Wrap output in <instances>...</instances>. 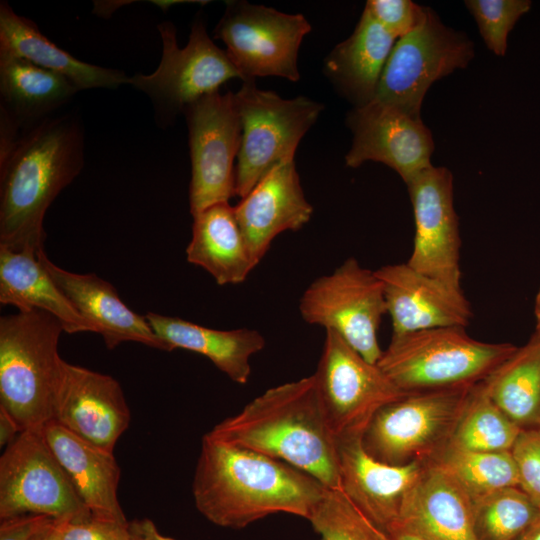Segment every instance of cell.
<instances>
[{
  "label": "cell",
  "instance_id": "obj_1",
  "mask_svg": "<svg viewBox=\"0 0 540 540\" xmlns=\"http://www.w3.org/2000/svg\"><path fill=\"white\" fill-rule=\"evenodd\" d=\"M326 489L290 464L207 433L192 484L197 510L211 523L232 529L276 513L308 520Z\"/></svg>",
  "mask_w": 540,
  "mask_h": 540
},
{
  "label": "cell",
  "instance_id": "obj_2",
  "mask_svg": "<svg viewBox=\"0 0 540 540\" xmlns=\"http://www.w3.org/2000/svg\"><path fill=\"white\" fill-rule=\"evenodd\" d=\"M84 165V133L73 114L47 117L22 130L0 153V246L39 255L44 217Z\"/></svg>",
  "mask_w": 540,
  "mask_h": 540
},
{
  "label": "cell",
  "instance_id": "obj_3",
  "mask_svg": "<svg viewBox=\"0 0 540 540\" xmlns=\"http://www.w3.org/2000/svg\"><path fill=\"white\" fill-rule=\"evenodd\" d=\"M207 434L290 464L327 489H340L337 440L313 374L267 389Z\"/></svg>",
  "mask_w": 540,
  "mask_h": 540
},
{
  "label": "cell",
  "instance_id": "obj_4",
  "mask_svg": "<svg viewBox=\"0 0 540 540\" xmlns=\"http://www.w3.org/2000/svg\"><path fill=\"white\" fill-rule=\"evenodd\" d=\"M63 331L58 319L40 310L0 318V405L21 431L53 419L65 362L58 353Z\"/></svg>",
  "mask_w": 540,
  "mask_h": 540
},
{
  "label": "cell",
  "instance_id": "obj_5",
  "mask_svg": "<svg viewBox=\"0 0 540 540\" xmlns=\"http://www.w3.org/2000/svg\"><path fill=\"white\" fill-rule=\"evenodd\" d=\"M517 346L474 339L464 327H438L392 336L377 362L407 393L475 385Z\"/></svg>",
  "mask_w": 540,
  "mask_h": 540
},
{
  "label": "cell",
  "instance_id": "obj_6",
  "mask_svg": "<svg viewBox=\"0 0 540 540\" xmlns=\"http://www.w3.org/2000/svg\"><path fill=\"white\" fill-rule=\"evenodd\" d=\"M472 386L412 392L385 405L363 434L364 450L389 465L431 462L449 445Z\"/></svg>",
  "mask_w": 540,
  "mask_h": 540
},
{
  "label": "cell",
  "instance_id": "obj_7",
  "mask_svg": "<svg viewBox=\"0 0 540 540\" xmlns=\"http://www.w3.org/2000/svg\"><path fill=\"white\" fill-rule=\"evenodd\" d=\"M241 143L235 166V192L245 197L276 164L294 158L297 146L324 106L300 96L283 99L244 81L235 93Z\"/></svg>",
  "mask_w": 540,
  "mask_h": 540
},
{
  "label": "cell",
  "instance_id": "obj_8",
  "mask_svg": "<svg viewBox=\"0 0 540 540\" xmlns=\"http://www.w3.org/2000/svg\"><path fill=\"white\" fill-rule=\"evenodd\" d=\"M158 30L162 40L160 64L151 74L138 73L128 77L127 84L149 97L157 123L164 127L186 106L219 91V87L230 79H241V75L226 51L213 43L203 18L198 16L193 21L184 48L177 45L173 23L161 22Z\"/></svg>",
  "mask_w": 540,
  "mask_h": 540
},
{
  "label": "cell",
  "instance_id": "obj_9",
  "mask_svg": "<svg viewBox=\"0 0 540 540\" xmlns=\"http://www.w3.org/2000/svg\"><path fill=\"white\" fill-rule=\"evenodd\" d=\"M299 312L306 323L336 333L369 362L379 361L383 350L378 330L387 309L375 270L353 257L346 259L308 285Z\"/></svg>",
  "mask_w": 540,
  "mask_h": 540
},
{
  "label": "cell",
  "instance_id": "obj_10",
  "mask_svg": "<svg viewBox=\"0 0 540 540\" xmlns=\"http://www.w3.org/2000/svg\"><path fill=\"white\" fill-rule=\"evenodd\" d=\"M326 422L336 440L363 437L375 414L408 393L336 333L326 330L313 374Z\"/></svg>",
  "mask_w": 540,
  "mask_h": 540
},
{
  "label": "cell",
  "instance_id": "obj_11",
  "mask_svg": "<svg viewBox=\"0 0 540 540\" xmlns=\"http://www.w3.org/2000/svg\"><path fill=\"white\" fill-rule=\"evenodd\" d=\"M22 514L63 521L92 516L48 445L43 427L21 431L0 458V519Z\"/></svg>",
  "mask_w": 540,
  "mask_h": 540
},
{
  "label": "cell",
  "instance_id": "obj_12",
  "mask_svg": "<svg viewBox=\"0 0 540 540\" xmlns=\"http://www.w3.org/2000/svg\"><path fill=\"white\" fill-rule=\"evenodd\" d=\"M473 54V44L445 27L428 8L422 24L394 44L372 101L420 118L429 87L465 68Z\"/></svg>",
  "mask_w": 540,
  "mask_h": 540
},
{
  "label": "cell",
  "instance_id": "obj_13",
  "mask_svg": "<svg viewBox=\"0 0 540 540\" xmlns=\"http://www.w3.org/2000/svg\"><path fill=\"white\" fill-rule=\"evenodd\" d=\"M311 25L302 14H287L246 1H229L214 30L244 81L278 76L297 81L298 51Z\"/></svg>",
  "mask_w": 540,
  "mask_h": 540
},
{
  "label": "cell",
  "instance_id": "obj_14",
  "mask_svg": "<svg viewBox=\"0 0 540 540\" xmlns=\"http://www.w3.org/2000/svg\"><path fill=\"white\" fill-rule=\"evenodd\" d=\"M191 158L189 207L192 216L236 196L234 161L241 143L235 93H209L183 111Z\"/></svg>",
  "mask_w": 540,
  "mask_h": 540
},
{
  "label": "cell",
  "instance_id": "obj_15",
  "mask_svg": "<svg viewBox=\"0 0 540 540\" xmlns=\"http://www.w3.org/2000/svg\"><path fill=\"white\" fill-rule=\"evenodd\" d=\"M406 186L415 224L413 247L406 263L418 272L461 288V238L451 172L431 165Z\"/></svg>",
  "mask_w": 540,
  "mask_h": 540
},
{
  "label": "cell",
  "instance_id": "obj_16",
  "mask_svg": "<svg viewBox=\"0 0 540 540\" xmlns=\"http://www.w3.org/2000/svg\"><path fill=\"white\" fill-rule=\"evenodd\" d=\"M347 123L353 132L352 145L345 156L348 167L356 168L366 161L381 162L407 184L432 165V134L421 118L371 101L355 108Z\"/></svg>",
  "mask_w": 540,
  "mask_h": 540
},
{
  "label": "cell",
  "instance_id": "obj_17",
  "mask_svg": "<svg viewBox=\"0 0 540 540\" xmlns=\"http://www.w3.org/2000/svg\"><path fill=\"white\" fill-rule=\"evenodd\" d=\"M130 419L128 404L116 379L64 362L52 420L80 438L114 453Z\"/></svg>",
  "mask_w": 540,
  "mask_h": 540
},
{
  "label": "cell",
  "instance_id": "obj_18",
  "mask_svg": "<svg viewBox=\"0 0 540 540\" xmlns=\"http://www.w3.org/2000/svg\"><path fill=\"white\" fill-rule=\"evenodd\" d=\"M381 282L392 336L438 328L464 327L473 312L462 288L452 287L406 262L375 270Z\"/></svg>",
  "mask_w": 540,
  "mask_h": 540
},
{
  "label": "cell",
  "instance_id": "obj_19",
  "mask_svg": "<svg viewBox=\"0 0 540 540\" xmlns=\"http://www.w3.org/2000/svg\"><path fill=\"white\" fill-rule=\"evenodd\" d=\"M340 490L372 522L388 533L398 524L408 496L427 463L389 465L364 450L362 437L337 440Z\"/></svg>",
  "mask_w": 540,
  "mask_h": 540
},
{
  "label": "cell",
  "instance_id": "obj_20",
  "mask_svg": "<svg viewBox=\"0 0 540 540\" xmlns=\"http://www.w3.org/2000/svg\"><path fill=\"white\" fill-rule=\"evenodd\" d=\"M234 209L256 266L279 234L300 230L313 214L294 158L272 167Z\"/></svg>",
  "mask_w": 540,
  "mask_h": 540
},
{
  "label": "cell",
  "instance_id": "obj_21",
  "mask_svg": "<svg viewBox=\"0 0 540 540\" xmlns=\"http://www.w3.org/2000/svg\"><path fill=\"white\" fill-rule=\"evenodd\" d=\"M48 273L76 311L103 337L108 349L122 342H137L168 351L145 316L130 309L117 290L94 273L80 274L64 270L40 253Z\"/></svg>",
  "mask_w": 540,
  "mask_h": 540
},
{
  "label": "cell",
  "instance_id": "obj_22",
  "mask_svg": "<svg viewBox=\"0 0 540 540\" xmlns=\"http://www.w3.org/2000/svg\"><path fill=\"white\" fill-rule=\"evenodd\" d=\"M43 433L92 516L127 525L129 521L118 499L120 467L114 453L80 438L54 420L43 426Z\"/></svg>",
  "mask_w": 540,
  "mask_h": 540
},
{
  "label": "cell",
  "instance_id": "obj_23",
  "mask_svg": "<svg viewBox=\"0 0 540 540\" xmlns=\"http://www.w3.org/2000/svg\"><path fill=\"white\" fill-rule=\"evenodd\" d=\"M395 526L425 540H478L471 499L446 472L430 462Z\"/></svg>",
  "mask_w": 540,
  "mask_h": 540
},
{
  "label": "cell",
  "instance_id": "obj_24",
  "mask_svg": "<svg viewBox=\"0 0 540 540\" xmlns=\"http://www.w3.org/2000/svg\"><path fill=\"white\" fill-rule=\"evenodd\" d=\"M145 317L168 351L183 349L201 354L241 385L250 378L251 357L262 351L266 344L264 336L254 329H213L153 312H148Z\"/></svg>",
  "mask_w": 540,
  "mask_h": 540
},
{
  "label": "cell",
  "instance_id": "obj_25",
  "mask_svg": "<svg viewBox=\"0 0 540 540\" xmlns=\"http://www.w3.org/2000/svg\"><path fill=\"white\" fill-rule=\"evenodd\" d=\"M0 55L28 60L44 69L63 75L80 90L115 89L127 84L121 70L80 61L43 35L28 18L14 12L6 1L0 3Z\"/></svg>",
  "mask_w": 540,
  "mask_h": 540
},
{
  "label": "cell",
  "instance_id": "obj_26",
  "mask_svg": "<svg viewBox=\"0 0 540 540\" xmlns=\"http://www.w3.org/2000/svg\"><path fill=\"white\" fill-rule=\"evenodd\" d=\"M80 89L23 58L0 55L1 120L24 130L50 117Z\"/></svg>",
  "mask_w": 540,
  "mask_h": 540
},
{
  "label": "cell",
  "instance_id": "obj_27",
  "mask_svg": "<svg viewBox=\"0 0 540 540\" xmlns=\"http://www.w3.org/2000/svg\"><path fill=\"white\" fill-rule=\"evenodd\" d=\"M0 303L14 306L20 312H47L69 334L93 332L56 285L40 254L0 246Z\"/></svg>",
  "mask_w": 540,
  "mask_h": 540
},
{
  "label": "cell",
  "instance_id": "obj_28",
  "mask_svg": "<svg viewBox=\"0 0 540 540\" xmlns=\"http://www.w3.org/2000/svg\"><path fill=\"white\" fill-rule=\"evenodd\" d=\"M187 261L206 270L219 285L246 280L256 267L229 202L212 205L193 216Z\"/></svg>",
  "mask_w": 540,
  "mask_h": 540
},
{
  "label": "cell",
  "instance_id": "obj_29",
  "mask_svg": "<svg viewBox=\"0 0 540 540\" xmlns=\"http://www.w3.org/2000/svg\"><path fill=\"white\" fill-rule=\"evenodd\" d=\"M395 39L364 10L352 35L326 57V74L357 107L373 100Z\"/></svg>",
  "mask_w": 540,
  "mask_h": 540
},
{
  "label": "cell",
  "instance_id": "obj_30",
  "mask_svg": "<svg viewBox=\"0 0 540 540\" xmlns=\"http://www.w3.org/2000/svg\"><path fill=\"white\" fill-rule=\"evenodd\" d=\"M482 383L515 424L522 429L540 428V336L534 333Z\"/></svg>",
  "mask_w": 540,
  "mask_h": 540
},
{
  "label": "cell",
  "instance_id": "obj_31",
  "mask_svg": "<svg viewBox=\"0 0 540 540\" xmlns=\"http://www.w3.org/2000/svg\"><path fill=\"white\" fill-rule=\"evenodd\" d=\"M430 463L446 472L472 503L500 489L519 485L510 451L481 452L447 446Z\"/></svg>",
  "mask_w": 540,
  "mask_h": 540
},
{
  "label": "cell",
  "instance_id": "obj_32",
  "mask_svg": "<svg viewBox=\"0 0 540 540\" xmlns=\"http://www.w3.org/2000/svg\"><path fill=\"white\" fill-rule=\"evenodd\" d=\"M521 431L490 399L481 381L472 386L448 446L481 452L511 451Z\"/></svg>",
  "mask_w": 540,
  "mask_h": 540
},
{
  "label": "cell",
  "instance_id": "obj_33",
  "mask_svg": "<svg viewBox=\"0 0 540 540\" xmlns=\"http://www.w3.org/2000/svg\"><path fill=\"white\" fill-rule=\"evenodd\" d=\"M478 540H516L540 516V509L518 486L473 502Z\"/></svg>",
  "mask_w": 540,
  "mask_h": 540
},
{
  "label": "cell",
  "instance_id": "obj_34",
  "mask_svg": "<svg viewBox=\"0 0 540 540\" xmlns=\"http://www.w3.org/2000/svg\"><path fill=\"white\" fill-rule=\"evenodd\" d=\"M308 521L320 540H390L340 489H326Z\"/></svg>",
  "mask_w": 540,
  "mask_h": 540
},
{
  "label": "cell",
  "instance_id": "obj_35",
  "mask_svg": "<svg viewBox=\"0 0 540 540\" xmlns=\"http://www.w3.org/2000/svg\"><path fill=\"white\" fill-rule=\"evenodd\" d=\"M465 5L474 16L486 46L496 55L504 56L509 32L530 10L532 2L529 0H467Z\"/></svg>",
  "mask_w": 540,
  "mask_h": 540
},
{
  "label": "cell",
  "instance_id": "obj_36",
  "mask_svg": "<svg viewBox=\"0 0 540 540\" xmlns=\"http://www.w3.org/2000/svg\"><path fill=\"white\" fill-rule=\"evenodd\" d=\"M364 10L387 32L401 38L422 24L428 8L410 0H369Z\"/></svg>",
  "mask_w": 540,
  "mask_h": 540
},
{
  "label": "cell",
  "instance_id": "obj_37",
  "mask_svg": "<svg viewBox=\"0 0 540 540\" xmlns=\"http://www.w3.org/2000/svg\"><path fill=\"white\" fill-rule=\"evenodd\" d=\"M510 452L517 469L518 487L540 509V428L522 429Z\"/></svg>",
  "mask_w": 540,
  "mask_h": 540
},
{
  "label": "cell",
  "instance_id": "obj_38",
  "mask_svg": "<svg viewBox=\"0 0 540 540\" xmlns=\"http://www.w3.org/2000/svg\"><path fill=\"white\" fill-rule=\"evenodd\" d=\"M128 524L91 516L82 521H63L58 540H128Z\"/></svg>",
  "mask_w": 540,
  "mask_h": 540
},
{
  "label": "cell",
  "instance_id": "obj_39",
  "mask_svg": "<svg viewBox=\"0 0 540 540\" xmlns=\"http://www.w3.org/2000/svg\"><path fill=\"white\" fill-rule=\"evenodd\" d=\"M52 519L38 514H22L1 519L0 540H33Z\"/></svg>",
  "mask_w": 540,
  "mask_h": 540
},
{
  "label": "cell",
  "instance_id": "obj_40",
  "mask_svg": "<svg viewBox=\"0 0 540 540\" xmlns=\"http://www.w3.org/2000/svg\"><path fill=\"white\" fill-rule=\"evenodd\" d=\"M128 540H177L159 532L152 520L135 519L128 523Z\"/></svg>",
  "mask_w": 540,
  "mask_h": 540
},
{
  "label": "cell",
  "instance_id": "obj_41",
  "mask_svg": "<svg viewBox=\"0 0 540 540\" xmlns=\"http://www.w3.org/2000/svg\"><path fill=\"white\" fill-rule=\"evenodd\" d=\"M20 432V426L15 418L5 407L0 405V446H8Z\"/></svg>",
  "mask_w": 540,
  "mask_h": 540
},
{
  "label": "cell",
  "instance_id": "obj_42",
  "mask_svg": "<svg viewBox=\"0 0 540 540\" xmlns=\"http://www.w3.org/2000/svg\"><path fill=\"white\" fill-rule=\"evenodd\" d=\"M63 520L52 519L33 540H58Z\"/></svg>",
  "mask_w": 540,
  "mask_h": 540
},
{
  "label": "cell",
  "instance_id": "obj_43",
  "mask_svg": "<svg viewBox=\"0 0 540 540\" xmlns=\"http://www.w3.org/2000/svg\"><path fill=\"white\" fill-rule=\"evenodd\" d=\"M390 540H425L424 538L410 532L409 530L395 526L389 532Z\"/></svg>",
  "mask_w": 540,
  "mask_h": 540
},
{
  "label": "cell",
  "instance_id": "obj_44",
  "mask_svg": "<svg viewBox=\"0 0 540 540\" xmlns=\"http://www.w3.org/2000/svg\"><path fill=\"white\" fill-rule=\"evenodd\" d=\"M516 540H540V516Z\"/></svg>",
  "mask_w": 540,
  "mask_h": 540
},
{
  "label": "cell",
  "instance_id": "obj_45",
  "mask_svg": "<svg viewBox=\"0 0 540 540\" xmlns=\"http://www.w3.org/2000/svg\"><path fill=\"white\" fill-rule=\"evenodd\" d=\"M535 334L540 336V286L534 299Z\"/></svg>",
  "mask_w": 540,
  "mask_h": 540
}]
</instances>
